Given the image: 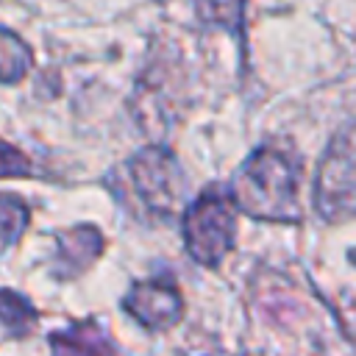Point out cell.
I'll use <instances>...</instances> for the list:
<instances>
[{
	"label": "cell",
	"mask_w": 356,
	"mask_h": 356,
	"mask_svg": "<svg viewBox=\"0 0 356 356\" xmlns=\"http://www.w3.org/2000/svg\"><path fill=\"white\" fill-rule=\"evenodd\" d=\"M231 195L236 206L253 217L295 220L300 195V161L284 147H259L236 172Z\"/></svg>",
	"instance_id": "1"
},
{
	"label": "cell",
	"mask_w": 356,
	"mask_h": 356,
	"mask_svg": "<svg viewBox=\"0 0 356 356\" xmlns=\"http://www.w3.org/2000/svg\"><path fill=\"white\" fill-rule=\"evenodd\" d=\"M236 234V200L222 189H206L184 214L186 250L197 264L217 267L234 248Z\"/></svg>",
	"instance_id": "2"
},
{
	"label": "cell",
	"mask_w": 356,
	"mask_h": 356,
	"mask_svg": "<svg viewBox=\"0 0 356 356\" xmlns=\"http://www.w3.org/2000/svg\"><path fill=\"white\" fill-rule=\"evenodd\" d=\"M314 206L331 222L356 217V122L331 139L317 170Z\"/></svg>",
	"instance_id": "3"
},
{
	"label": "cell",
	"mask_w": 356,
	"mask_h": 356,
	"mask_svg": "<svg viewBox=\"0 0 356 356\" xmlns=\"http://www.w3.org/2000/svg\"><path fill=\"white\" fill-rule=\"evenodd\" d=\"M125 184L145 211L170 217V209L181 192V172L170 150L145 147L125 164Z\"/></svg>",
	"instance_id": "4"
},
{
	"label": "cell",
	"mask_w": 356,
	"mask_h": 356,
	"mask_svg": "<svg viewBox=\"0 0 356 356\" xmlns=\"http://www.w3.org/2000/svg\"><path fill=\"white\" fill-rule=\"evenodd\" d=\"M122 306L131 317H136L142 325H147L153 331L175 325L184 314V300H181L175 284L167 281V278H153V281L134 284L131 292L125 295Z\"/></svg>",
	"instance_id": "5"
},
{
	"label": "cell",
	"mask_w": 356,
	"mask_h": 356,
	"mask_svg": "<svg viewBox=\"0 0 356 356\" xmlns=\"http://www.w3.org/2000/svg\"><path fill=\"white\" fill-rule=\"evenodd\" d=\"M50 345H53L56 356H117L114 342L92 320L75 323L64 331H56L50 337Z\"/></svg>",
	"instance_id": "6"
},
{
	"label": "cell",
	"mask_w": 356,
	"mask_h": 356,
	"mask_svg": "<svg viewBox=\"0 0 356 356\" xmlns=\"http://www.w3.org/2000/svg\"><path fill=\"white\" fill-rule=\"evenodd\" d=\"M103 250V236L97 234V228L92 225H81L70 234H61L58 239V259H56V270L61 275H75L83 273Z\"/></svg>",
	"instance_id": "7"
},
{
	"label": "cell",
	"mask_w": 356,
	"mask_h": 356,
	"mask_svg": "<svg viewBox=\"0 0 356 356\" xmlns=\"http://www.w3.org/2000/svg\"><path fill=\"white\" fill-rule=\"evenodd\" d=\"M31 64H33L31 47L19 36L0 31V83L22 81L28 75Z\"/></svg>",
	"instance_id": "8"
},
{
	"label": "cell",
	"mask_w": 356,
	"mask_h": 356,
	"mask_svg": "<svg viewBox=\"0 0 356 356\" xmlns=\"http://www.w3.org/2000/svg\"><path fill=\"white\" fill-rule=\"evenodd\" d=\"M0 323L14 334H28L36 325V312L22 295L11 289H0Z\"/></svg>",
	"instance_id": "9"
},
{
	"label": "cell",
	"mask_w": 356,
	"mask_h": 356,
	"mask_svg": "<svg viewBox=\"0 0 356 356\" xmlns=\"http://www.w3.org/2000/svg\"><path fill=\"white\" fill-rule=\"evenodd\" d=\"M28 228V206L17 195H0V248H8Z\"/></svg>",
	"instance_id": "10"
},
{
	"label": "cell",
	"mask_w": 356,
	"mask_h": 356,
	"mask_svg": "<svg viewBox=\"0 0 356 356\" xmlns=\"http://www.w3.org/2000/svg\"><path fill=\"white\" fill-rule=\"evenodd\" d=\"M22 175H31L28 156L19 147L6 145L0 139V178H22Z\"/></svg>",
	"instance_id": "11"
}]
</instances>
